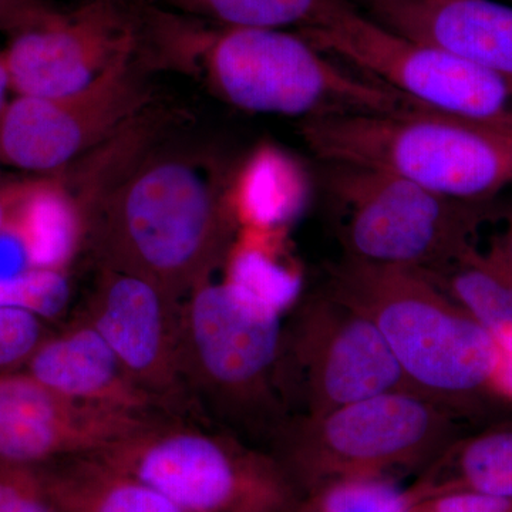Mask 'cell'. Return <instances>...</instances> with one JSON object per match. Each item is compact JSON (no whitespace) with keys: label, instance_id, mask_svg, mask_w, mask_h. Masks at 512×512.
<instances>
[{"label":"cell","instance_id":"obj_10","mask_svg":"<svg viewBox=\"0 0 512 512\" xmlns=\"http://www.w3.org/2000/svg\"><path fill=\"white\" fill-rule=\"evenodd\" d=\"M276 386L289 417L409 389L376 326L325 289L284 322Z\"/></svg>","mask_w":512,"mask_h":512},{"label":"cell","instance_id":"obj_9","mask_svg":"<svg viewBox=\"0 0 512 512\" xmlns=\"http://www.w3.org/2000/svg\"><path fill=\"white\" fill-rule=\"evenodd\" d=\"M329 170L346 256L367 264L440 271L477 247L478 229L490 215L488 202L453 200L380 171Z\"/></svg>","mask_w":512,"mask_h":512},{"label":"cell","instance_id":"obj_30","mask_svg":"<svg viewBox=\"0 0 512 512\" xmlns=\"http://www.w3.org/2000/svg\"><path fill=\"white\" fill-rule=\"evenodd\" d=\"M488 251L512 274V217L508 221L503 234L495 239L491 247L488 248Z\"/></svg>","mask_w":512,"mask_h":512},{"label":"cell","instance_id":"obj_24","mask_svg":"<svg viewBox=\"0 0 512 512\" xmlns=\"http://www.w3.org/2000/svg\"><path fill=\"white\" fill-rule=\"evenodd\" d=\"M64 271L25 269L0 276V306L23 309L45 320L55 319L69 302Z\"/></svg>","mask_w":512,"mask_h":512},{"label":"cell","instance_id":"obj_26","mask_svg":"<svg viewBox=\"0 0 512 512\" xmlns=\"http://www.w3.org/2000/svg\"><path fill=\"white\" fill-rule=\"evenodd\" d=\"M0 512H60L43 467L0 461Z\"/></svg>","mask_w":512,"mask_h":512},{"label":"cell","instance_id":"obj_31","mask_svg":"<svg viewBox=\"0 0 512 512\" xmlns=\"http://www.w3.org/2000/svg\"><path fill=\"white\" fill-rule=\"evenodd\" d=\"M10 93L8 73H6L5 66H3L2 59H0V109L8 103V94Z\"/></svg>","mask_w":512,"mask_h":512},{"label":"cell","instance_id":"obj_19","mask_svg":"<svg viewBox=\"0 0 512 512\" xmlns=\"http://www.w3.org/2000/svg\"><path fill=\"white\" fill-rule=\"evenodd\" d=\"M60 512H187L94 454L42 466Z\"/></svg>","mask_w":512,"mask_h":512},{"label":"cell","instance_id":"obj_8","mask_svg":"<svg viewBox=\"0 0 512 512\" xmlns=\"http://www.w3.org/2000/svg\"><path fill=\"white\" fill-rule=\"evenodd\" d=\"M301 35L420 109L512 134V77L397 35L352 3Z\"/></svg>","mask_w":512,"mask_h":512},{"label":"cell","instance_id":"obj_29","mask_svg":"<svg viewBox=\"0 0 512 512\" xmlns=\"http://www.w3.org/2000/svg\"><path fill=\"white\" fill-rule=\"evenodd\" d=\"M498 346V365L494 390L501 403H512V333L495 340Z\"/></svg>","mask_w":512,"mask_h":512},{"label":"cell","instance_id":"obj_20","mask_svg":"<svg viewBox=\"0 0 512 512\" xmlns=\"http://www.w3.org/2000/svg\"><path fill=\"white\" fill-rule=\"evenodd\" d=\"M427 274L495 340L512 333V274L488 249L474 247L453 264Z\"/></svg>","mask_w":512,"mask_h":512},{"label":"cell","instance_id":"obj_11","mask_svg":"<svg viewBox=\"0 0 512 512\" xmlns=\"http://www.w3.org/2000/svg\"><path fill=\"white\" fill-rule=\"evenodd\" d=\"M131 55L82 92L55 99L16 96L8 100L0 109V164L56 173L126 130L147 101Z\"/></svg>","mask_w":512,"mask_h":512},{"label":"cell","instance_id":"obj_27","mask_svg":"<svg viewBox=\"0 0 512 512\" xmlns=\"http://www.w3.org/2000/svg\"><path fill=\"white\" fill-rule=\"evenodd\" d=\"M412 512H512V500L474 491H446L414 500Z\"/></svg>","mask_w":512,"mask_h":512},{"label":"cell","instance_id":"obj_13","mask_svg":"<svg viewBox=\"0 0 512 512\" xmlns=\"http://www.w3.org/2000/svg\"><path fill=\"white\" fill-rule=\"evenodd\" d=\"M133 49L130 30L100 3L72 16L53 12L13 33L0 59L10 92L55 99L82 92Z\"/></svg>","mask_w":512,"mask_h":512},{"label":"cell","instance_id":"obj_5","mask_svg":"<svg viewBox=\"0 0 512 512\" xmlns=\"http://www.w3.org/2000/svg\"><path fill=\"white\" fill-rule=\"evenodd\" d=\"M463 417L410 389L318 416L289 417L271 443L301 497L339 478L417 474L466 431Z\"/></svg>","mask_w":512,"mask_h":512},{"label":"cell","instance_id":"obj_22","mask_svg":"<svg viewBox=\"0 0 512 512\" xmlns=\"http://www.w3.org/2000/svg\"><path fill=\"white\" fill-rule=\"evenodd\" d=\"M409 487L392 477H349L303 494L295 512H412Z\"/></svg>","mask_w":512,"mask_h":512},{"label":"cell","instance_id":"obj_7","mask_svg":"<svg viewBox=\"0 0 512 512\" xmlns=\"http://www.w3.org/2000/svg\"><path fill=\"white\" fill-rule=\"evenodd\" d=\"M212 89L251 113L316 117L419 109L402 94L330 59L305 36L275 29H227L205 55Z\"/></svg>","mask_w":512,"mask_h":512},{"label":"cell","instance_id":"obj_16","mask_svg":"<svg viewBox=\"0 0 512 512\" xmlns=\"http://www.w3.org/2000/svg\"><path fill=\"white\" fill-rule=\"evenodd\" d=\"M23 372L74 402L138 416H168L161 404L134 382L106 340L83 318L50 333Z\"/></svg>","mask_w":512,"mask_h":512},{"label":"cell","instance_id":"obj_32","mask_svg":"<svg viewBox=\"0 0 512 512\" xmlns=\"http://www.w3.org/2000/svg\"><path fill=\"white\" fill-rule=\"evenodd\" d=\"M3 224H5V204H3L2 197H0V232H2Z\"/></svg>","mask_w":512,"mask_h":512},{"label":"cell","instance_id":"obj_28","mask_svg":"<svg viewBox=\"0 0 512 512\" xmlns=\"http://www.w3.org/2000/svg\"><path fill=\"white\" fill-rule=\"evenodd\" d=\"M56 12L46 0H0V32L10 35L42 22Z\"/></svg>","mask_w":512,"mask_h":512},{"label":"cell","instance_id":"obj_18","mask_svg":"<svg viewBox=\"0 0 512 512\" xmlns=\"http://www.w3.org/2000/svg\"><path fill=\"white\" fill-rule=\"evenodd\" d=\"M414 500L474 491L512 500V417L464 431L409 485Z\"/></svg>","mask_w":512,"mask_h":512},{"label":"cell","instance_id":"obj_17","mask_svg":"<svg viewBox=\"0 0 512 512\" xmlns=\"http://www.w3.org/2000/svg\"><path fill=\"white\" fill-rule=\"evenodd\" d=\"M5 224L2 254L22 269L64 271L84 242L79 201L56 177L0 184Z\"/></svg>","mask_w":512,"mask_h":512},{"label":"cell","instance_id":"obj_2","mask_svg":"<svg viewBox=\"0 0 512 512\" xmlns=\"http://www.w3.org/2000/svg\"><path fill=\"white\" fill-rule=\"evenodd\" d=\"M323 289L370 319L413 392L466 420L501 404L494 336L427 272L345 256Z\"/></svg>","mask_w":512,"mask_h":512},{"label":"cell","instance_id":"obj_23","mask_svg":"<svg viewBox=\"0 0 512 512\" xmlns=\"http://www.w3.org/2000/svg\"><path fill=\"white\" fill-rule=\"evenodd\" d=\"M225 281L237 286L256 302L284 313L299 295V278L266 251L261 239L234 242L227 256Z\"/></svg>","mask_w":512,"mask_h":512},{"label":"cell","instance_id":"obj_12","mask_svg":"<svg viewBox=\"0 0 512 512\" xmlns=\"http://www.w3.org/2000/svg\"><path fill=\"white\" fill-rule=\"evenodd\" d=\"M180 303L141 276L100 268L82 318L171 417H201L183 375Z\"/></svg>","mask_w":512,"mask_h":512},{"label":"cell","instance_id":"obj_4","mask_svg":"<svg viewBox=\"0 0 512 512\" xmlns=\"http://www.w3.org/2000/svg\"><path fill=\"white\" fill-rule=\"evenodd\" d=\"M282 313L228 281L202 282L180 303L181 367L201 413L239 439L272 443L289 419L278 386Z\"/></svg>","mask_w":512,"mask_h":512},{"label":"cell","instance_id":"obj_21","mask_svg":"<svg viewBox=\"0 0 512 512\" xmlns=\"http://www.w3.org/2000/svg\"><path fill=\"white\" fill-rule=\"evenodd\" d=\"M227 29L315 28L349 0H198Z\"/></svg>","mask_w":512,"mask_h":512},{"label":"cell","instance_id":"obj_6","mask_svg":"<svg viewBox=\"0 0 512 512\" xmlns=\"http://www.w3.org/2000/svg\"><path fill=\"white\" fill-rule=\"evenodd\" d=\"M187 512H295L301 494L269 450L158 417L94 454Z\"/></svg>","mask_w":512,"mask_h":512},{"label":"cell","instance_id":"obj_25","mask_svg":"<svg viewBox=\"0 0 512 512\" xmlns=\"http://www.w3.org/2000/svg\"><path fill=\"white\" fill-rule=\"evenodd\" d=\"M47 320L23 309L0 306V373L19 372L52 333Z\"/></svg>","mask_w":512,"mask_h":512},{"label":"cell","instance_id":"obj_1","mask_svg":"<svg viewBox=\"0 0 512 512\" xmlns=\"http://www.w3.org/2000/svg\"><path fill=\"white\" fill-rule=\"evenodd\" d=\"M77 198L100 268L148 279L177 301L211 279L234 245L231 187L197 158L148 153Z\"/></svg>","mask_w":512,"mask_h":512},{"label":"cell","instance_id":"obj_15","mask_svg":"<svg viewBox=\"0 0 512 512\" xmlns=\"http://www.w3.org/2000/svg\"><path fill=\"white\" fill-rule=\"evenodd\" d=\"M397 35L512 77V6L497 0H362Z\"/></svg>","mask_w":512,"mask_h":512},{"label":"cell","instance_id":"obj_14","mask_svg":"<svg viewBox=\"0 0 512 512\" xmlns=\"http://www.w3.org/2000/svg\"><path fill=\"white\" fill-rule=\"evenodd\" d=\"M157 417L74 402L29 373H0V461L42 467L96 454Z\"/></svg>","mask_w":512,"mask_h":512},{"label":"cell","instance_id":"obj_3","mask_svg":"<svg viewBox=\"0 0 512 512\" xmlns=\"http://www.w3.org/2000/svg\"><path fill=\"white\" fill-rule=\"evenodd\" d=\"M303 140L329 165L394 175L431 192L488 202L512 184V134L414 109L303 121Z\"/></svg>","mask_w":512,"mask_h":512}]
</instances>
